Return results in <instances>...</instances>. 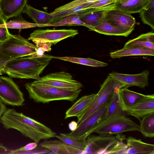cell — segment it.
Here are the masks:
<instances>
[{
  "label": "cell",
  "mask_w": 154,
  "mask_h": 154,
  "mask_svg": "<svg viewBox=\"0 0 154 154\" xmlns=\"http://www.w3.org/2000/svg\"><path fill=\"white\" fill-rule=\"evenodd\" d=\"M52 59L51 56L45 54L40 57L15 58L6 63L2 73L12 78L38 80L41 78L40 75Z\"/></svg>",
  "instance_id": "cell-1"
},
{
  "label": "cell",
  "mask_w": 154,
  "mask_h": 154,
  "mask_svg": "<svg viewBox=\"0 0 154 154\" xmlns=\"http://www.w3.org/2000/svg\"><path fill=\"white\" fill-rule=\"evenodd\" d=\"M126 136L122 134L111 135H89L86 146L82 154H125L127 146L124 142Z\"/></svg>",
  "instance_id": "cell-2"
},
{
  "label": "cell",
  "mask_w": 154,
  "mask_h": 154,
  "mask_svg": "<svg viewBox=\"0 0 154 154\" xmlns=\"http://www.w3.org/2000/svg\"><path fill=\"white\" fill-rule=\"evenodd\" d=\"M25 86L30 99L35 102L43 103L60 100L73 102L78 97L82 91L81 89L71 91L41 85L32 82L27 83Z\"/></svg>",
  "instance_id": "cell-3"
},
{
  "label": "cell",
  "mask_w": 154,
  "mask_h": 154,
  "mask_svg": "<svg viewBox=\"0 0 154 154\" xmlns=\"http://www.w3.org/2000/svg\"><path fill=\"white\" fill-rule=\"evenodd\" d=\"M124 85L108 75L100 85L98 92L89 106L84 113L78 118V125L94 112L109 103L116 90L119 88H124Z\"/></svg>",
  "instance_id": "cell-4"
},
{
  "label": "cell",
  "mask_w": 154,
  "mask_h": 154,
  "mask_svg": "<svg viewBox=\"0 0 154 154\" xmlns=\"http://www.w3.org/2000/svg\"><path fill=\"white\" fill-rule=\"evenodd\" d=\"M136 131H139V125L126 116L121 115L106 118L93 133L100 135H111Z\"/></svg>",
  "instance_id": "cell-5"
},
{
  "label": "cell",
  "mask_w": 154,
  "mask_h": 154,
  "mask_svg": "<svg viewBox=\"0 0 154 154\" xmlns=\"http://www.w3.org/2000/svg\"><path fill=\"white\" fill-rule=\"evenodd\" d=\"M37 48L28 39L19 35L11 34L2 45V53L12 58L31 56L36 53Z\"/></svg>",
  "instance_id": "cell-6"
},
{
  "label": "cell",
  "mask_w": 154,
  "mask_h": 154,
  "mask_svg": "<svg viewBox=\"0 0 154 154\" xmlns=\"http://www.w3.org/2000/svg\"><path fill=\"white\" fill-rule=\"evenodd\" d=\"M33 82L38 85L71 91L78 90L83 87L81 82L74 79L71 74L64 71L49 73Z\"/></svg>",
  "instance_id": "cell-7"
},
{
  "label": "cell",
  "mask_w": 154,
  "mask_h": 154,
  "mask_svg": "<svg viewBox=\"0 0 154 154\" xmlns=\"http://www.w3.org/2000/svg\"><path fill=\"white\" fill-rule=\"evenodd\" d=\"M108 104L104 106L94 112L78 125L74 131L66 134L75 138H86L106 119Z\"/></svg>",
  "instance_id": "cell-8"
},
{
  "label": "cell",
  "mask_w": 154,
  "mask_h": 154,
  "mask_svg": "<svg viewBox=\"0 0 154 154\" xmlns=\"http://www.w3.org/2000/svg\"><path fill=\"white\" fill-rule=\"evenodd\" d=\"M0 99L5 104L21 106L25 101L19 86L10 77L0 76Z\"/></svg>",
  "instance_id": "cell-9"
},
{
  "label": "cell",
  "mask_w": 154,
  "mask_h": 154,
  "mask_svg": "<svg viewBox=\"0 0 154 154\" xmlns=\"http://www.w3.org/2000/svg\"><path fill=\"white\" fill-rule=\"evenodd\" d=\"M77 30L72 29H37L30 35L28 39L35 44L39 42H48L55 45L60 41L78 34Z\"/></svg>",
  "instance_id": "cell-10"
},
{
  "label": "cell",
  "mask_w": 154,
  "mask_h": 154,
  "mask_svg": "<svg viewBox=\"0 0 154 154\" xmlns=\"http://www.w3.org/2000/svg\"><path fill=\"white\" fill-rule=\"evenodd\" d=\"M149 70H146L140 73L134 75L112 72L108 75L123 84L124 87L128 88L131 86H136L144 89L149 84Z\"/></svg>",
  "instance_id": "cell-11"
},
{
  "label": "cell",
  "mask_w": 154,
  "mask_h": 154,
  "mask_svg": "<svg viewBox=\"0 0 154 154\" xmlns=\"http://www.w3.org/2000/svg\"><path fill=\"white\" fill-rule=\"evenodd\" d=\"M116 3L101 8L84 9L77 13L79 18L84 23L91 27L100 22L110 10L114 9Z\"/></svg>",
  "instance_id": "cell-12"
},
{
  "label": "cell",
  "mask_w": 154,
  "mask_h": 154,
  "mask_svg": "<svg viewBox=\"0 0 154 154\" xmlns=\"http://www.w3.org/2000/svg\"><path fill=\"white\" fill-rule=\"evenodd\" d=\"M105 18L109 23L128 29L134 28L136 23L135 18L130 14L117 9L110 10Z\"/></svg>",
  "instance_id": "cell-13"
},
{
  "label": "cell",
  "mask_w": 154,
  "mask_h": 154,
  "mask_svg": "<svg viewBox=\"0 0 154 154\" xmlns=\"http://www.w3.org/2000/svg\"><path fill=\"white\" fill-rule=\"evenodd\" d=\"M126 112L139 120L147 115L154 113V94L145 95Z\"/></svg>",
  "instance_id": "cell-14"
},
{
  "label": "cell",
  "mask_w": 154,
  "mask_h": 154,
  "mask_svg": "<svg viewBox=\"0 0 154 154\" xmlns=\"http://www.w3.org/2000/svg\"><path fill=\"white\" fill-rule=\"evenodd\" d=\"M90 3L86 0H74L56 8L50 13L54 17L53 23L57 22L69 15L79 13L85 9Z\"/></svg>",
  "instance_id": "cell-15"
},
{
  "label": "cell",
  "mask_w": 154,
  "mask_h": 154,
  "mask_svg": "<svg viewBox=\"0 0 154 154\" xmlns=\"http://www.w3.org/2000/svg\"><path fill=\"white\" fill-rule=\"evenodd\" d=\"M134 29H126L111 24L104 17L100 22L93 26L91 30L106 35L127 37Z\"/></svg>",
  "instance_id": "cell-16"
},
{
  "label": "cell",
  "mask_w": 154,
  "mask_h": 154,
  "mask_svg": "<svg viewBox=\"0 0 154 154\" xmlns=\"http://www.w3.org/2000/svg\"><path fill=\"white\" fill-rule=\"evenodd\" d=\"M27 0H1L0 8L7 20L20 14L27 4Z\"/></svg>",
  "instance_id": "cell-17"
},
{
  "label": "cell",
  "mask_w": 154,
  "mask_h": 154,
  "mask_svg": "<svg viewBox=\"0 0 154 154\" xmlns=\"http://www.w3.org/2000/svg\"><path fill=\"white\" fill-rule=\"evenodd\" d=\"M125 154H154V145L143 142L140 139L129 136L126 139Z\"/></svg>",
  "instance_id": "cell-18"
},
{
  "label": "cell",
  "mask_w": 154,
  "mask_h": 154,
  "mask_svg": "<svg viewBox=\"0 0 154 154\" xmlns=\"http://www.w3.org/2000/svg\"><path fill=\"white\" fill-rule=\"evenodd\" d=\"M144 95L125 87L119 88L118 91L119 104L122 109L126 112Z\"/></svg>",
  "instance_id": "cell-19"
},
{
  "label": "cell",
  "mask_w": 154,
  "mask_h": 154,
  "mask_svg": "<svg viewBox=\"0 0 154 154\" xmlns=\"http://www.w3.org/2000/svg\"><path fill=\"white\" fill-rule=\"evenodd\" d=\"M40 146L46 148L56 154H82V151L66 144L60 140H45Z\"/></svg>",
  "instance_id": "cell-20"
},
{
  "label": "cell",
  "mask_w": 154,
  "mask_h": 154,
  "mask_svg": "<svg viewBox=\"0 0 154 154\" xmlns=\"http://www.w3.org/2000/svg\"><path fill=\"white\" fill-rule=\"evenodd\" d=\"M95 95V94H92L79 99L66 111L65 119L72 117L78 118L81 116L88 108Z\"/></svg>",
  "instance_id": "cell-21"
},
{
  "label": "cell",
  "mask_w": 154,
  "mask_h": 154,
  "mask_svg": "<svg viewBox=\"0 0 154 154\" xmlns=\"http://www.w3.org/2000/svg\"><path fill=\"white\" fill-rule=\"evenodd\" d=\"M153 0H123L118 1L114 9L133 14L139 13Z\"/></svg>",
  "instance_id": "cell-22"
},
{
  "label": "cell",
  "mask_w": 154,
  "mask_h": 154,
  "mask_svg": "<svg viewBox=\"0 0 154 154\" xmlns=\"http://www.w3.org/2000/svg\"><path fill=\"white\" fill-rule=\"evenodd\" d=\"M109 54L112 58L133 56H153L154 50L143 47H124L121 49L110 52Z\"/></svg>",
  "instance_id": "cell-23"
},
{
  "label": "cell",
  "mask_w": 154,
  "mask_h": 154,
  "mask_svg": "<svg viewBox=\"0 0 154 154\" xmlns=\"http://www.w3.org/2000/svg\"><path fill=\"white\" fill-rule=\"evenodd\" d=\"M23 12L32 19L35 23L38 25V27L53 23L54 17L50 13L38 10L27 4Z\"/></svg>",
  "instance_id": "cell-24"
},
{
  "label": "cell",
  "mask_w": 154,
  "mask_h": 154,
  "mask_svg": "<svg viewBox=\"0 0 154 154\" xmlns=\"http://www.w3.org/2000/svg\"><path fill=\"white\" fill-rule=\"evenodd\" d=\"M143 47L154 50V33L151 32L142 34L127 41L124 47Z\"/></svg>",
  "instance_id": "cell-25"
},
{
  "label": "cell",
  "mask_w": 154,
  "mask_h": 154,
  "mask_svg": "<svg viewBox=\"0 0 154 154\" xmlns=\"http://www.w3.org/2000/svg\"><path fill=\"white\" fill-rule=\"evenodd\" d=\"M139 131L146 137H154V113L147 115L140 119Z\"/></svg>",
  "instance_id": "cell-26"
},
{
  "label": "cell",
  "mask_w": 154,
  "mask_h": 154,
  "mask_svg": "<svg viewBox=\"0 0 154 154\" xmlns=\"http://www.w3.org/2000/svg\"><path fill=\"white\" fill-rule=\"evenodd\" d=\"M52 58L61 60L87 66L99 67L107 66L108 64L90 58H80L70 57H55L51 56Z\"/></svg>",
  "instance_id": "cell-27"
},
{
  "label": "cell",
  "mask_w": 154,
  "mask_h": 154,
  "mask_svg": "<svg viewBox=\"0 0 154 154\" xmlns=\"http://www.w3.org/2000/svg\"><path fill=\"white\" fill-rule=\"evenodd\" d=\"M66 26H82L87 27L90 30L91 28L90 26L84 23L81 20L77 13L69 15L57 22L43 25L42 27Z\"/></svg>",
  "instance_id": "cell-28"
},
{
  "label": "cell",
  "mask_w": 154,
  "mask_h": 154,
  "mask_svg": "<svg viewBox=\"0 0 154 154\" xmlns=\"http://www.w3.org/2000/svg\"><path fill=\"white\" fill-rule=\"evenodd\" d=\"M56 137L67 145L83 151L86 146V138H76L68 135L66 134L61 133Z\"/></svg>",
  "instance_id": "cell-29"
},
{
  "label": "cell",
  "mask_w": 154,
  "mask_h": 154,
  "mask_svg": "<svg viewBox=\"0 0 154 154\" xmlns=\"http://www.w3.org/2000/svg\"><path fill=\"white\" fill-rule=\"evenodd\" d=\"M121 88H119L116 90L108 105L106 112V118L117 115L125 116V113L126 112L122 109L119 101L118 91L119 89Z\"/></svg>",
  "instance_id": "cell-30"
},
{
  "label": "cell",
  "mask_w": 154,
  "mask_h": 154,
  "mask_svg": "<svg viewBox=\"0 0 154 154\" xmlns=\"http://www.w3.org/2000/svg\"><path fill=\"white\" fill-rule=\"evenodd\" d=\"M0 27L8 29H22L38 27L35 23L28 22L23 18H18L11 20L5 23L0 25Z\"/></svg>",
  "instance_id": "cell-31"
},
{
  "label": "cell",
  "mask_w": 154,
  "mask_h": 154,
  "mask_svg": "<svg viewBox=\"0 0 154 154\" xmlns=\"http://www.w3.org/2000/svg\"><path fill=\"white\" fill-rule=\"evenodd\" d=\"M140 17L142 22L148 25L153 30L154 29V8L142 10L139 12Z\"/></svg>",
  "instance_id": "cell-32"
},
{
  "label": "cell",
  "mask_w": 154,
  "mask_h": 154,
  "mask_svg": "<svg viewBox=\"0 0 154 154\" xmlns=\"http://www.w3.org/2000/svg\"><path fill=\"white\" fill-rule=\"evenodd\" d=\"M118 0H98L90 2L85 9L101 8L115 4Z\"/></svg>",
  "instance_id": "cell-33"
},
{
  "label": "cell",
  "mask_w": 154,
  "mask_h": 154,
  "mask_svg": "<svg viewBox=\"0 0 154 154\" xmlns=\"http://www.w3.org/2000/svg\"><path fill=\"white\" fill-rule=\"evenodd\" d=\"M51 151L45 147L40 146H38L33 149L27 151H22L17 152L11 151V154H43L49 153Z\"/></svg>",
  "instance_id": "cell-34"
},
{
  "label": "cell",
  "mask_w": 154,
  "mask_h": 154,
  "mask_svg": "<svg viewBox=\"0 0 154 154\" xmlns=\"http://www.w3.org/2000/svg\"><path fill=\"white\" fill-rule=\"evenodd\" d=\"M2 42H0V75L3 74L2 71L5 65L9 61L15 58H10L5 55L2 51Z\"/></svg>",
  "instance_id": "cell-35"
},
{
  "label": "cell",
  "mask_w": 154,
  "mask_h": 154,
  "mask_svg": "<svg viewBox=\"0 0 154 154\" xmlns=\"http://www.w3.org/2000/svg\"><path fill=\"white\" fill-rule=\"evenodd\" d=\"M37 146V143L35 142L29 143L24 146L14 150H12V151L13 152H17L31 150L36 148Z\"/></svg>",
  "instance_id": "cell-36"
},
{
  "label": "cell",
  "mask_w": 154,
  "mask_h": 154,
  "mask_svg": "<svg viewBox=\"0 0 154 154\" xmlns=\"http://www.w3.org/2000/svg\"><path fill=\"white\" fill-rule=\"evenodd\" d=\"M11 35L8 28L0 27V42H2L5 41Z\"/></svg>",
  "instance_id": "cell-37"
},
{
  "label": "cell",
  "mask_w": 154,
  "mask_h": 154,
  "mask_svg": "<svg viewBox=\"0 0 154 154\" xmlns=\"http://www.w3.org/2000/svg\"><path fill=\"white\" fill-rule=\"evenodd\" d=\"M35 44L37 48L41 49L44 52L51 51V46L52 45V43L48 42H39Z\"/></svg>",
  "instance_id": "cell-38"
},
{
  "label": "cell",
  "mask_w": 154,
  "mask_h": 154,
  "mask_svg": "<svg viewBox=\"0 0 154 154\" xmlns=\"http://www.w3.org/2000/svg\"><path fill=\"white\" fill-rule=\"evenodd\" d=\"M11 150L0 143V154H11Z\"/></svg>",
  "instance_id": "cell-39"
},
{
  "label": "cell",
  "mask_w": 154,
  "mask_h": 154,
  "mask_svg": "<svg viewBox=\"0 0 154 154\" xmlns=\"http://www.w3.org/2000/svg\"><path fill=\"white\" fill-rule=\"evenodd\" d=\"M7 109L4 103L0 99V123L1 118Z\"/></svg>",
  "instance_id": "cell-40"
},
{
  "label": "cell",
  "mask_w": 154,
  "mask_h": 154,
  "mask_svg": "<svg viewBox=\"0 0 154 154\" xmlns=\"http://www.w3.org/2000/svg\"><path fill=\"white\" fill-rule=\"evenodd\" d=\"M78 126V124L75 121H72L68 124L69 129L72 131H74Z\"/></svg>",
  "instance_id": "cell-41"
},
{
  "label": "cell",
  "mask_w": 154,
  "mask_h": 154,
  "mask_svg": "<svg viewBox=\"0 0 154 154\" xmlns=\"http://www.w3.org/2000/svg\"><path fill=\"white\" fill-rule=\"evenodd\" d=\"M6 21L0 8V25L5 23Z\"/></svg>",
  "instance_id": "cell-42"
},
{
  "label": "cell",
  "mask_w": 154,
  "mask_h": 154,
  "mask_svg": "<svg viewBox=\"0 0 154 154\" xmlns=\"http://www.w3.org/2000/svg\"><path fill=\"white\" fill-rule=\"evenodd\" d=\"M154 8V0H153L151 1L145 8Z\"/></svg>",
  "instance_id": "cell-43"
},
{
  "label": "cell",
  "mask_w": 154,
  "mask_h": 154,
  "mask_svg": "<svg viewBox=\"0 0 154 154\" xmlns=\"http://www.w3.org/2000/svg\"><path fill=\"white\" fill-rule=\"evenodd\" d=\"M88 3L91 2L98 0H86Z\"/></svg>",
  "instance_id": "cell-44"
},
{
  "label": "cell",
  "mask_w": 154,
  "mask_h": 154,
  "mask_svg": "<svg viewBox=\"0 0 154 154\" xmlns=\"http://www.w3.org/2000/svg\"><path fill=\"white\" fill-rule=\"evenodd\" d=\"M122 0H118V1H122Z\"/></svg>",
  "instance_id": "cell-45"
},
{
  "label": "cell",
  "mask_w": 154,
  "mask_h": 154,
  "mask_svg": "<svg viewBox=\"0 0 154 154\" xmlns=\"http://www.w3.org/2000/svg\"><path fill=\"white\" fill-rule=\"evenodd\" d=\"M1 0H0V2Z\"/></svg>",
  "instance_id": "cell-46"
}]
</instances>
